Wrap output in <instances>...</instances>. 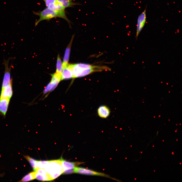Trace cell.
Returning a JSON list of instances; mask_svg holds the SVG:
<instances>
[{
	"instance_id": "cell-1",
	"label": "cell",
	"mask_w": 182,
	"mask_h": 182,
	"mask_svg": "<svg viewBox=\"0 0 182 182\" xmlns=\"http://www.w3.org/2000/svg\"><path fill=\"white\" fill-rule=\"evenodd\" d=\"M73 78L84 77L92 73L101 71L105 69V67L84 63L70 64Z\"/></svg>"
},
{
	"instance_id": "cell-2",
	"label": "cell",
	"mask_w": 182,
	"mask_h": 182,
	"mask_svg": "<svg viewBox=\"0 0 182 182\" xmlns=\"http://www.w3.org/2000/svg\"><path fill=\"white\" fill-rule=\"evenodd\" d=\"M44 169L53 180L57 178L63 172L61 164V159L50 161L49 165Z\"/></svg>"
},
{
	"instance_id": "cell-3",
	"label": "cell",
	"mask_w": 182,
	"mask_h": 182,
	"mask_svg": "<svg viewBox=\"0 0 182 182\" xmlns=\"http://www.w3.org/2000/svg\"><path fill=\"white\" fill-rule=\"evenodd\" d=\"M47 8L57 13L59 17L66 20L70 26L71 21L68 18L65 11V9L56 0H43Z\"/></svg>"
},
{
	"instance_id": "cell-4",
	"label": "cell",
	"mask_w": 182,
	"mask_h": 182,
	"mask_svg": "<svg viewBox=\"0 0 182 182\" xmlns=\"http://www.w3.org/2000/svg\"><path fill=\"white\" fill-rule=\"evenodd\" d=\"M33 12L34 14L38 15L39 17V19L35 21V26L43 20H49L56 17H59V16L57 13L47 7L42 11L37 12L33 11Z\"/></svg>"
},
{
	"instance_id": "cell-5",
	"label": "cell",
	"mask_w": 182,
	"mask_h": 182,
	"mask_svg": "<svg viewBox=\"0 0 182 182\" xmlns=\"http://www.w3.org/2000/svg\"><path fill=\"white\" fill-rule=\"evenodd\" d=\"M74 173L81 174L98 176L108 178L119 181L118 180L110 177L109 175L104 173L98 172L92 170L81 167H76L74 168Z\"/></svg>"
},
{
	"instance_id": "cell-6",
	"label": "cell",
	"mask_w": 182,
	"mask_h": 182,
	"mask_svg": "<svg viewBox=\"0 0 182 182\" xmlns=\"http://www.w3.org/2000/svg\"><path fill=\"white\" fill-rule=\"evenodd\" d=\"M12 59L10 57L7 60L4 59V64L5 66V72L2 84V90L8 85L11 80V78L10 72L12 66L9 67V62L10 60Z\"/></svg>"
},
{
	"instance_id": "cell-7",
	"label": "cell",
	"mask_w": 182,
	"mask_h": 182,
	"mask_svg": "<svg viewBox=\"0 0 182 182\" xmlns=\"http://www.w3.org/2000/svg\"><path fill=\"white\" fill-rule=\"evenodd\" d=\"M146 8L138 18L136 35V39L143 28L146 23Z\"/></svg>"
},
{
	"instance_id": "cell-8",
	"label": "cell",
	"mask_w": 182,
	"mask_h": 182,
	"mask_svg": "<svg viewBox=\"0 0 182 182\" xmlns=\"http://www.w3.org/2000/svg\"><path fill=\"white\" fill-rule=\"evenodd\" d=\"M12 79L9 84L2 90L0 98H6L10 100L13 94L12 88Z\"/></svg>"
},
{
	"instance_id": "cell-9",
	"label": "cell",
	"mask_w": 182,
	"mask_h": 182,
	"mask_svg": "<svg viewBox=\"0 0 182 182\" xmlns=\"http://www.w3.org/2000/svg\"><path fill=\"white\" fill-rule=\"evenodd\" d=\"M61 164L64 171L74 169L84 163L81 162H70L66 161L61 158Z\"/></svg>"
},
{
	"instance_id": "cell-10",
	"label": "cell",
	"mask_w": 182,
	"mask_h": 182,
	"mask_svg": "<svg viewBox=\"0 0 182 182\" xmlns=\"http://www.w3.org/2000/svg\"><path fill=\"white\" fill-rule=\"evenodd\" d=\"M97 114L99 117L105 119L109 117L110 111L109 108L105 105L100 106L97 110Z\"/></svg>"
},
{
	"instance_id": "cell-11",
	"label": "cell",
	"mask_w": 182,
	"mask_h": 182,
	"mask_svg": "<svg viewBox=\"0 0 182 182\" xmlns=\"http://www.w3.org/2000/svg\"><path fill=\"white\" fill-rule=\"evenodd\" d=\"M10 100L6 98H0V112L5 116Z\"/></svg>"
},
{
	"instance_id": "cell-12",
	"label": "cell",
	"mask_w": 182,
	"mask_h": 182,
	"mask_svg": "<svg viewBox=\"0 0 182 182\" xmlns=\"http://www.w3.org/2000/svg\"><path fill=\"white\" fill-rule=\"evenodd\" d=\"M73 78V75L70 64L63 69L61 80Z\"/></svg>"
},
{
	"instance_id": "cell-13",
	"label": "cell",
	"mask_w": 182,
	"mask_h": 182,
	"mask_svg": "<svg viewBox=\"0 0 182 182\" xmlns=\"http://www.w3.org/2000/svg\"><path fill=\"white\" fill-rule=\"evenodd\" d=\"M72 40L71 41V42L65 50L64 55L63 58V61L62 63L63 69L66 67L69 64L68 62L69 59L71 48V45L72 43Z\"/></svg>"
},
{
	"instance_id": "cell-14",
	"label": "cell",
	"mask_w": 182,
	"mask_h": 182,
	"mask_svg": "<svg viewBox=\"0 0 182 182\" xmlns=\"http://www.w3.org/2000/svg\"><path fill=\"white\" fill-rule=\"evenodd\" d=\"M65 9L66 8L73 7L76 5H79L80 4L74 2L73 0H56Z\"/></svg>"
},
{
	"instance_id": "cell-15",
	"label": "cell",
	"mask_w": 182,
	"mask_h": 182,
	"mask_svg": "<svg viewBox=\"0 0 182 182\" xmlns=\"http://www.w3.org/2000/svg\"><path fill=\"white\" fill-rule=\"evenodd\" d=\"M35 176L36 179L40 180L48 181L53 180L48 173H39L36 172Z\"/></svg>"
},
{
	"instance_id": "cell-16",
	"label": "cell",
	"mask_w": 182,
	"mask_h": 182,
	"mask_svg": "<svg viewBox=\"0 0 182 182\" xmlns=\"http://www.w3.org/2000/svg\"><path fill=\"white\" fill-rule=\"evenodd\" d=\"M35 171L31 172L25 176L19 181L26 182L31 181L35 178Z\"/></svg>"
},
{
	"instance_id": "cell-17",
	"label": "cell",
	"mask_w": 182,
	"mask_h": 182,
	"mask_svg": "<svg viewBox=\"0 0 182 182\" xmlns=\"http://www.w3.org/2000/svg\"><path fill=\"white\" fill-rule=\"evenodd\" d=\"M24 157L30 163L34 171H36L38 168L37 165L38 161L35 160L28 156H25Z\"/></svg>"
},
{
	"instance_id": "cell-18",
	"label": "cell",
	"mask_w": 182,
	"mask_h": 182,
	"mask_svg": "<svg viewBox=\"0 0 182 182\" xmlns=\"http://www.w3.org/2000/svg\"><path fill=\"white\" fill-rule=\"evenodd\" d=\"M58 84L51 81L44 89L43 91L44 94H46L49 91L51 92L53 91Z\"/></svg>"
},
{
	"instance_id": "cell-19",
	"label": "cell",
	"mask_w": 182,
	"mask_h": 182,
	"mask_svg": "<svg viewBox=\"0 0 182 182\" xmlns=\"http://www.w3.org/2000/svg\"><path fill=\"white\" fill-rule=\"evenodd\" d=\"M63 70L62 65L61 61L59 55H58L57 59L56 72L62 74Z\"/></svg>"
},
{
	"instance_id": "cell-20",
	"label": "cell",
	"mask_w": 182,
	"mask_h": 182,
	"mask_svg": "<svg viewBox=\"0 0 182 182\" xmlns=\"http://www.w3.org/2000/svg\"><path fill=\"white\" fill-rule=\"evenodd\" d=\"M50 161H38L37 165L38 168L44 169L49 164Z\"/></svg>"
},
{
	"instance_id": "cell-21",
	"label": "cell",
	"mask_w": 182,
	"mask_h": 182,
	"mask_svg": "<svg viewBox=\"0 0 182 182\" xmlns=\"http://www.w3.org/2000/svg\"><path fill=\"white\" fill-rule=\"evenodd\" d=\"M74 173V169L65 170L63 173L64 174H70Z\"/></svg>"
}]
</instances>
